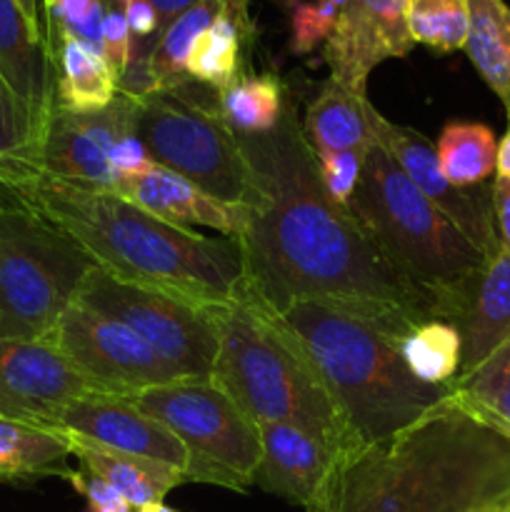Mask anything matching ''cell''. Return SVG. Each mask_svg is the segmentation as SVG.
Returning <instances> with one entry per match:
<instances>
[{
  "instance_id": "cb8c5ba5",
  "label": "cell",
  "mask_w": 510,
  "mask_h": 512,
  "mask_svg": "<svg viewBox=\"0 0 510 512\" xmlns=\"http://www.w3.org/2000/svg\"><path fill=\"white\" fill-rule=\"evenodd\" d=\"M248 3L228 0L223 13L198 35L185 63L190 80L220 93L243 78V48L253 35Z\"/></svg>"
},
{
  "instance_id": "4dcf8cb0",
  "label": "cell",
  "mask_w": 510,
  "mask_h": 512,
  "mask_svg": "<svg viewBox=\"0 0 510 512\" xmlns=\"http://www.w3.org/2000/svg\"><path fill=\"white\" fill-rule=\"evenodd\" d=\"M450 390L468 408L510 435V340L468 375L455 378Z\"/></svg>"
},
{
  "instance_id": "74e56055",
  "label": "cell",
  "mask_w": 510,
  "mask_h": 512,
  "mask_svg": "<svg viewBox=\"0 0 510 512\" xmlns=\"http://www.w3.org/2000/svg\"><path fill=\"white\" fill-rule=\"evenodd\" d=\"M153 160H150L145 145L135 138L133 133L123 135L118 143L110 150V168H113L115 178H135V175H143L153 168Z\"/></svg>"
},
{
  "instance_id": "30bf717a",
  "label": "cell",
  "mask_w": 510,
  "mask_h": 512,
  "mask_svg": "<svg viewBox=\"0 0 510 512\" xmlns=\"http://www.w3.org/2000/svg\"><path fill=\"white\" fill-rule=\"evenodd\" d=\"M73 303L128 325L185 378L210 380L218 338L205 308L93 268Z\"/></svg>"
},
{
  "instance_id": "7a4b0ae2",
  "label": "cell",
  "mask_w": 510,
  "mask_h": 512,
  "mask_svg": "<svg viewBox=\"0 0 510 512\" xmlns=\"http://www.w3.org/2000/svg\"><path fill=\"white\" fill-rule=\"evenodd\" d=\"M305 512H510V435L450 390L408 428L340 453Z\"/></svg>"
},
{
  "instance_id": "7bdbcfd3",
  "label": "cell",
  "mask_w": 510,
  "mask_h": 512,
  "mask_svg": "<svg viewBox=\"0 0 510 512\" xmlns=\"http://www.w3.org/2000/svg\"><path fill=\"white\" fill-rule=\"evenodd\" d=\"M495 173H498L500 178L510 180V128L505 130V135L498 143V165H495Z\"/></svg>"
},
{
  "instance_id": "52a82bcc",
  "label": "cell",
  "mask_w": 510,
  "mask_h": 512,
  "mask_svg": "<svg viewBox=\"0 0 510 512\" xmlns=\"http://www.w3.org/2000/svg\"><path fill=\"white\" fill-rule=\"evenodd\" d=\"M98 265L0 188V340H45Z\"/></svg>"
},
{
  "instance_id": "7c38bea8",
  "label": "cell",
  "mask_w": 510,
  "mask_h": 512,
  "mask_svg": "<svg viewBox=\"0 0 510 512\" xmlns=\"http://www.w3.org/2000/svg\"><path fill=\"white\" fill-rule=\"evenodd\" d=\"M113 395L48 340H0V420L55 433L73 400Z\"/></svg>"
},
{
  "instance_id": "5bb4252c",
  "label": "cell",
  "mask_w": 510,
  "mask_h": 512,
  "mask_svg": "<svg viewBox=\"0 0 510 512\" xmlns=\"http://www.w3.org/2000/svg\"><path fill=\"white\" fill-rule=\"evenodd\" d=\"M135 95L118 90L113 103L98 113H70L55 105L38 148L30 155L40 168L80 183L115 190L110 150L123 135L133 133Z\"/></svg>"
},
{
  "instance_id": "e575fe53",
  "label": "cell",
  "mask_w": 510,
  "mask_h": 512,
  "mask_svg": "<svg viewBox=\"0 0 510 512\" xmlns=\"http://www.w3.org/2000/svg\"><path fill=\"white\" fill-rule=\"evenodd\" d=\"M30 148L28 123L20 113L18 103L10 95L8 85L0 78V163L13 158H23Z\"/></svg>"
},
{
  "instance_id": "60d3db41",
  "label": "cell",
  "mask_w": 510,
  "mask_h": 512,
  "mask_svg": "<svg viewBox=\"0 0 510 512\" xmlns=\"http://www.w3.org/2000/svg\"><path fill=\"white\" fill-rule=\"evenodd\" d=\"M23 13L25 23H28L30 33L35 35L38 43L48 48V25H45V0H15Z\"/></svg>"
},
{
  "instance_id": "ba28073f",
  "label": "cell",
  "mask_w": 510,
  "mask_h": 512,
  "mask_svg": "<svg viewBox=\"0 0 510 512\" xmlns=\"http://www.w3.org/2000/svg\"><path fill=\"white\" fill-rule=\"evenodd\" d=\"M133 135L155 165L183 175L223 203L243 205L250 175L235 130L220 113L218 90L195 80L135 95Z\"/></svg>"
},
{
  "instance_id": "7402d4cb",
  "label": "cell",
  "mask_w": 510,
  "mask_h": 512,
  "mask_svg": "<svg viewBox=\"0 0 510 512\" xmlns=\"http://www.w3.org/2000/svg\"><path fill=\"white\" fill-rule=\"evenodd\" d=\"M65 438L70 443V455L78 458L80 470H88V473L105 480L135 510L145 508V505L163 503V498L170 490L188 483L183 470L170 468L165 463L138 458V455L118 453V450L103 448V445L78 438V435H65Z\"/></svg>"
},
{
  "instance_id": "44dd1931",
  "label": "cell",
  "mask_w": 510,
  "mask_h": 512,
  "mask_svg": "<svg viewBox=\"0 0 510 512\" xmlns=\"http://www.w3.org/2000/svg\"><path fill=\"white\" fill-rule=\"evenodd\" d=\"M48 55L55 75V105L70 113H98L115 100L120 80L105 58L65 30H50Z\"/></svg>"
},
{
  "instance_id": "ac0fdd59",
  "label": "cell",
  "mask_w": 510,
  "mask_h": 512,
  "mask_svg": "<svg viewBox=\"0 0 510 512\" xmlns=\"http://www.w3.org/2000/svg\"><path fill=\"white\" fill-rule=\"evenodd\" d=\"M260 463L253 485L308 508L323 488L338 453L305 430L280 420H260Z\"/></svg>"
},
{
  "instance_id": "836d02e7",
  "label": "cell",
  "mask_w": 510,
  "mask_h": 512,
  "mask_svg": "<svg viewBox=\"0 0 510 512\" xmlns=\"http://www.w3.org/2000/svg\"><path fill=\"white\" fill-rule=\"evenodd\" d=\"M365 155L360 150H340V153H315L318 160V173L323 180L330 198L343 208H350L355 188L363 175Z\"/></svg>"
},
{
  "instance_id": "277c9868",
  "label": "cell",
  "mask_w": 510,
  "mask_h": 512,
  "mask_svg": "<svg viewBox=\"0 0 510 512\" xmlns=\"http://www.w3.org/2000/svg\"><path fill=\"white\" fill-rule=\"evenodd\" d=\"M218 338L213 380L250 420H280L305 430L333 453L348 450V430L308 350L283 315L238 290L205 308Z\"/></svg>"
},
{
  "instance_id": "8992f818",
  "label": "cell",
  "mask_w": 510,
  "mask_h": 512,
  "mask_svg": "<svg viewBox=\"0 0 510 512\" xmlns=\"http://www.w3.org/2000/svg\"><path fill=\"white\" fill-rule=\"evenodd\" d=\"M350 213L393 273L428 295L453 323L465 288L488 258L410 183L380 143L365 155Z\"/></svg>"
},
{
  "instance_id": "d6986e66",
  "label": "cell",
  "mask_w": 510,
  "mask_h": 512,
  "mask_svg": "<svg viewBox=\"0 0 510 512\" xmlns=\"http://www.w3.org/2000/svg\"><path fill=\"white\" fill-rule=\"evenodd\" d=\"M115 193L133 200L135 205L165 223L180 225V228L205 225L223 233L225 238H238L248 218L245 205L223 203L163 165H153L148 173L135 175V178H120L115 183Z\"/></svg>"
},
{
  "instance_id": "2e32d148",
  "label": "cell",
  "mask_w": 510,
  "mask_h": 512,
  "mask_svg": "<svg viewBox=\"0 0 510 512\" xmlns=\"http://www.w3.org/2000/svg\"><path fill=\"white\" fill-rule=\"evenodd\" d=\"M55 433L78 435L103 448L138 455L188 473V450L175 438L173 430L120 395H88L73 400L58 415Z\"/></svg>"
},
{
  "instance_id": "8fae6325",
  "label": "cell",
  "mask_w": 510,
  "mask_h": 512,
  "mask_svg": "<svg viewBox=\"0 0 510 512\" xmlns=\"http://www.w3.org/2000/svg\"><path fill=\"white\" fill-rule=\"evenodd\" d=\"M45 340L55 345L80 373L120 398L130 400L143 390L185 378L128 325L78 303L65 308Z\"/></svg>"
},
{
  "instance_id": "4fadbf2b",
  "label": "cell",
  "mask_w": 510,
  "mask_h": 512,
  "mask_svg": "<svg viewBox=\"0 0 510 512\" xmlns=\"http://www.w3.org/2000/svg\"><path fill=\"white\" fill-rule=\"evenodd\" d=\"M370 125L375 140L388 150L390 158L400 165L410 183L485 255L493 258L500 250L498 230L493 218V200L488 185L475 188H455L448 183L438 165V155L423 133L405 125L390 123L375 105H370Z\"/></svg>"
},
{
  "instance_id": "d6a6232c",
  "label": "cell",
  "mask_w": 510,
  "mask_h": 512,
  "mask_svg": "<svg viewBox=\"0 0 510 512\" xmlns=\"http://www.w3.org/2000/svg\"><path fill=\"white\" fill-rule=\"evenodd\" d=\"M290 18V53L308 55L323 48L348 0H283Z\"/></svg>"
},
{
  "instance_id": "603a6c76",
  "label": "cell",
  "mask_w": 510,
  "mask_h": 512,
  "mask_svg": "<svg viewBox=\"0 0 510 512\" xmlns=\"http://www.w3.org/2000/svg\"><path fill=\"white\" fill-rule=\"evenodd\" d=\"M370 105L368 95H358L328 80L305 108L303 133L313 153H368L378 143L370 125Z\"/></svg>"
},
{
  "instance_id": "ab89813d",
  "label": "cell",
  "mask_w": 510,
  "mask_h": 512,
  "mask_svg": "<svg viewBox=\"0 0 510 512\" xmlns=\"http://www.w3.org/2000/svg\"><path fill=\"white\" fill-rule=\"evenodd\" d=\"M490 200H493L495 230H498L500 248L510 253V180L495 178L490 185Z\"/></svg>"
},
{
  "instance_id": "3957f363",
  "label": "cell",
  "mask_w": 510,
  "mask_h": 512,
  "mask_svg": "<svg viewBox=\"0 0 510 512\" xmlns=\"http://www.w3.org/2000/svg\"><path fill=\"white\" fill-rule=\"evenodd\" d=\"M0 188L68 235L100 270L198 308L230 303L243 283L235 238H205L100 185L60 178L28 158L0 163Z\"/></svg>"
},
{
  "instance_id": "ffe728a7",
  "label": "cell",
  "mask_w": 510,
  "mask_h": 512,
  "mask_svg": "<svg viewBox=\"0 0 510 512\" xmlns=\"http://www.w3.org/2000/svg\"><path fill=\"white\" fill-rule=\"evenodd\" d=\"M460 375H468L510 340V253L500 248L465 288L458 315Z\"/></svg>"
},
{
  "instance_id": "b9f144b4",
  "label": "cell",
  "mask_w": 510,
  "mask_h": 512,
  "mask_svg": "<svg viewBox=\"0 0 510 512\" xmlns=\"http://www.w3.org/2000/svg\"><path fill=\"white\" fill-rule=\"evenodd\" d=\"M150 5L155 8V15H158V38L170 23H173L178 15H183L185 10L193 8L198 0H148Z\"/></svg>"
},
{
  "instance_id": "e0dca14e",
  "label": "cell",
  "mask_w": 510,
  "mask_h": 512,
  "mask_svg": "<svg viewBox=\"0 0 510 512\" xmlns=\"http://www.w3.org/2000/svg\"><path fill=\"white\" fill-rule=\"evenodd\" d=\"M0 78L18 103L30 133V158L55 110V75L48 48L35 40L15 0H0Z\"/></svg>"
},
{
  "instance_id": "bcb514c9",
  "label": "cell",
  "mask_w": 510,
  "mask_h": 512,
  "mask_svg": "<svg viewBox=\"0 0 510 512\" xmlns=\"http://www.w3.org/2000/svg\"><path fill=\"white\" fill-rule=\"evenodd\" d=\"M103 3H105V8H118V5H115L113 0H103Z\"/></svg>"
},
{
  "instance_id": "f546056e",
  "label": "cell",
  "mask_w": 510,
  "mask_h": 512,
  "mask_svg": "<svg viewBox=\"0 0 510 512\" xmlns=\"http://www.w3.org/2000/svg\"><path fill=\"white\" fill-rule=\"evenodd\" d=\"M220 113L235 133H268L283 115L288 93L278 75H243L220 90Z\"/></svg>"
},
{
  "instance_id": "6da1fadb",
  "label": "cell",
  "mask_w": 510,
  "mask_h": 512,
  "mask_svg": "<svg viewBox=\"0 0 510 512\" xmlns=\"http://www.w3.org/2000/svg\"><path fill=\"white\" fill-rule=\"evenodd\" d=\"M250 175L248 218L238 235L240 290L283 313L310 300L350 315L393 340L438 320L428 295L380 258L350 208L335 203L318 173L295 105L268 133H235Z\"/></svg>"
},
{
  "instance_id": "ee69618b",
  "label": "cell",
  "mask_w": 510,
  "mask_h": 512,
  "mask_svg": "<svg viewBox=\"0 0 510 512\" xmlns=\"http://www.w3.org/2000/svg\"><path fill=\"white\" fill-rule=\"evenodd\" d=\"M135 512H178V510L168 508L165 503H153V505H145V508H138Z\"/></svg>"
},
{
  "instance_id": "1f68e13d",
  "label": "cell",
  "mask_w": 510,
  "mask_h": 512,
  "mask_svg": "<svg viewBox=\"0 0 510 512\" xmlns=\"http://www.w3.org/2000/svg\"><path fill=\"white\" fill-rule=\"evenodd\" d=\"M408 28L413 43L438 53L465 48L468 0H408Z\"/></svg>"
},
{
  "instance_id": "d4e9b609",
  "label": "cell",
  "mask_w": 510,
  "mask_h": 512,
  "mask_svg": "<svg viewBox=\"0 0 510 512\" xmlns=\"http://www.w3.org/2000/svg\"><path fill=\"white\" fill-rule=\"evenodd\" d=\"M470 63L503 103L510 120V8L505 0H468Z\"/></svg>"
},
{
  "instance_id": "f6af8a7d",
  "label": "cell",
  "mask_w": 510,
  "mask_h": 512,
  "mask_svg": "<svg viewBox=\"0 0 510 512\" xmlns=\"http://www.w3.org/2000/svg\"><path fill=\"white\" fill-rule=\"evenodd\" d=\"M113 3L118 5V8H125V5H128V3H133V0H113Z\"/></svg>"
},
{
  "instance_id": "5b68a950",
  "label": "cell",
  "mask_w": 510,
  "mask_h": 512,
  "mask_svg": "<svg viewBox=\"0 0 510 512\" xmlns=\"http://www.w3.org/2000/svg\"><path fill=\"white\" fill-rule=\"evenodd\" d=\"M280 315L338 405L348 450L408 428L450 393V388L420 383L393 340L350 315L310 300L290 303Z\"/></svg>"
},
{
  "instance_id": "4316f807",
  "label": "cell",
  "mask_w": 510,
  "mask_h": 512,
  "mask_svg": "<svg viewBox=\"0 0 510 512\" xmlns=\"http://www.w3.org/2000/svg\"><path fill=\"white\" fill-rule=\"evenodd\" d=\"M225 5H228V0H198L193 8H188L183 15H178V18L160 33L158 43L153 45L148 60H145L138 95L175 88V85L190 80L188 73H185L190 48H193V43L198 40V35L223 13Z\"/></svg>"
},
{
  "instance_id": "8d00e7d4",
  "label": "cell",
  "mask_w": 510,
  "mask_h": 512,
  "mask_svg": "<svg viewBox=\"0 0 510 512\" xmlns=\"http://www.w3.org/2000/svg\"><path fill=\"white\" fill-rule=\"evenodd\" d=\"M68 480L85 498V512H135L133 505L118 490L110 488L105 480L88 473V470H73Z\"/></svg>"
},
{
  "instance_id": "484cf974",
  "label": "cell",
  "mask_w": 510,
  "mask_h": 512,
  "mask_svg": "<svg viewBox=\"0 0 510 512\" xmlns=\"http://www.w3.org/2000/svg\"><path fill=\"white\" fill-rule=\"evenodd\" d=\"M70 443L63 433L30 428V425L0 420V480L20 483L38 478H65Z\"/></svg>"
},
{
  "instance_id": "d590c367",
  "label": "cell",
  "mask_w": 510,
  "mask_h": 512,
  "mask_svg": "<svg viewBox=\"0 0 510 512\" xmlns=\"http://www.w3.org/2000/svg\"><path fill=\"white\" fill-rule=\"evenodd\" d=\"M130 50H133V35H130L128 20L123 8H105L103 18V58L115 73L123 78L130 65Z\"/></svg>"
},
{
  "instance_id": "f35d334b",
  "label": "cell",
  "mask_w": 510,
  "mask_h": 512,
  "mask_svg": "<svg viewBox=\"0 0 510 512\" xmlns=\"http://www.w3.org/2000/svg\"><path fill=\"white\" fill-rule=\"evenodd\" d=\"M103 0H45V25L53 28H73L83 23Z\"/></svg>"
},
{
  "instance_id": "f1b7e54d",
  "label": "cell",
  "mask_w": 510,
  "mask_h": 512,
  "mask_svg": "<svg viewBox=\"0 0 510 512\" xmlns=\"http://www.w3.org/2000/svg\"><path fill=\"white\" fill-rule=\"evenodd\" d=\"M410 373L425 385L450 388L460 373V335L445 320L418 323L398 343Z\"/></svg>"
},
{
  "instance_id": "83f0119b",
  "label": "cell",
  "mask_w": 510,
  "mask_h": 512,
  "mask_svg": "<svg viewBox=\"0 0 510 512\" xmlns=\"http://www.w3.org/2000/svg\"><path fill=\"white\" fill-rule=\"evenodd\" d=\"M435 155L448 183L455 188H475L485 185V180L495 173L498 140L488 125L453 120L440 133Z\"/></svg>"
},
{
  "instance_id": "9c48e42d",
  "label": "cell",
  "mask_w": 510,
  "mask_h": 512,
  "mask_svg": "<svg viewBox=\"0 0 510 512\" xmlns=\"http://www.w3.org/2000/svg\"><path fill=\"white\" fill-rule=\"evenodd\" d=\"M143 413L160 420L188 450V483L245 493L260 463L258 423L250 420L213 380L183 378L138 393Z\"/></svg>"
},
{
  "instance_id": "9a60e30c",
  "label": "cell",
  "mask_w": 510,
  "mask_h": 512,
  "mask_svg": "<svg viewBox=\"0 0 510 512\" xmlns=\"http://www.w3.org/2000/svg\"><path fill=\"white\" fill-rule=\"evenodd\" d=\"M413 45L408 0H348L320 50L330 80L365 95L370 73L385 60L408 55Z\"/></svg>"
}]
</instances>
